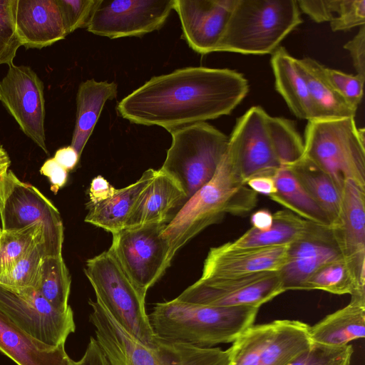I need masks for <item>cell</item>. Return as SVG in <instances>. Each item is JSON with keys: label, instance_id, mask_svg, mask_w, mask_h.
<instances>
[{"label": "cell", "instance_id": "1", "mask_svg": "<svg viewBox=\"0 0 365 365\" xmlns=\"http://www.w3.org/2000/svg\"><path fill=\"white\" fill-rule=\"evenodd\" d=\"M248 91L247 79L235 71L186 67L153 76L123 98L116 111L131 123L170 133L230 114Z\"/></svg>", "mask_w": 365, "mask_h": 365}, {"label": "cell", "instance_id": "2", "mask_svg": "<svg viewBox=\"0 0 365 365\" xmlns=\"http://www.w3.org/2000/svg\"><path fill=\"white\" fill-rule=\"evenodd\" d=\"M257 204V193L242 180L227 150L212 179L186 200L163 231L173 259L176 252L227 214L245 215Z\"/></svg>", "mask_w": 365, "mask_h": 365}, {"label": "cell", "instance_id": "3", "mask_svg": "<svg viewBox=\"0 0 365 365\" xmlns=\"http://www.w3.org/2000/svg\"><path fill=\"white\" fill-rule=\"evenodd\" d=\"M259 309L250 306H208L175 298L156 304L148 317L158 339L210 348L233 343L254 324Z\"/></svg>", "mask_w": 365, "mask_h": 365}, {"label": "cell", "instance_id": "4", "mask_svg": "<svg viewBox=\"0 0 365 365\" xmlns=\"http://www.w3.org/2000/svg\"><path fill=\"white\" fill-rule=\"evenodd\" d=\"M302 22L296 0H236L216 51L273 53Z\"/></svg>", "mask_w": 365, "mask_h": 365}, {"label": "cell", "instance_id": "5", "mask_svg": "<svg viewBox=\"0 0 365 365\" xmlns=\"http://www.w3.org/2000/svg\"><path fill=\"white\" fill-rule=\"evenodd\" d=\"M304 155L321 168L341 192L351 180L365 190L364 129L354 118L308 121Z\"/></svg>", "mask_w": 365, "mask_h": 365}, {"label": "cell", "instance_id": "6", "mask_svg": "<svg viewBox=\"0 0 365 365\" xmlns=\"http://www.w3.org/2000/svg\"><path fill=\"white\" fill-rule=\"evenodd\" d=\"M84 272L98 301L113 319L143 345L154 348L155 335L145 311V296L107 250L87 260Z\"/></svg>", "mask_w": 365, "mask_h": 365}, {"label": "cell", "instance_id": "7", "mask_svg": "<svg viewBox=\"0 0 365 365\" xmlns=\"http://www.w3.org/2000/svg\"><path fill=\"white\" fill-rule=\"evenodd\" d=\"M170 134L171 145L159 170L178 184L187 200L214 176L229 138L205 122L175 129Z\"/></svg>", "mask_w": 365, "mask_h": 365}, {"label": "cell", "instance_id": "8", "mask_svg": "<svg viewBox=\"0 0 365 365\" xmlns=\"http://www.w3.org/2000/svg\"><path fill=\"white\" fill-rule=\"evenodd\" d=\"M167 224L124 228L113 235L108 251L143 294L165 273L172 261L163 237Z\"/></svg>", "mask_w": 365, "mask_h": 365}, {"label": "cell", "instance_id": "9", "mask_svg": "<svg viewBox=\"0 0 365 365\" xmlns=\"http://www.w3.org/2000/svg\"><path fill=\"white\" fill-rule=\"evenodd\" d=\"M0 310L36 340L51 346L65 345L76 325L71 307L56 309L35 288H11L0 284Z\"/></svg>", "mask_w": 365, "mask_h": 365}, {"label": "cell", "instance_id": "10", "mask_svg": "<svg viewBox=\"0 0 365 365\" xmlns=\"http://www.w3.org/2000/svg\"><path fill=\"white\" fill-rule=\"evenodd\" d=\"M0 218L2 230L41 224L46 255L62 256L63 225L59 211L39 190L21 181L10 170Z\"/></svg>", "mask_w": 365, "mask_h": 365}, {"label": "cell", "instance_id": "11", "mask_svg": "<svg viewBox=\"0 0 365 365\" xmlns=\"http://www.w3.org/2000/svg\"><path fill=\"white\" fill-rule=\"evenodd\" d=\"M279 271L228 277H200L176 299L215 307H260L284 292Z\"/></svg>", "mask_w": 365, "mask_h": 365}, {"label": "cell", "instance_id": "12", "mask_svg": "<svg viewBox=\"0 0 365 365\" xmlns=\"http://www.w3.org/2000/svg\"><path fill=\"white\" fill-rule=\"evenodd\" d=\"M174 0H97L86 29L110 38L140 37L161 29Z\"/></svg>", "mask_w": 365, "mask_h": 365}, {"label": "cell", "instance_id": "13", "mask_svg": "<svg viewBox=\"0 0 365 365\" xmlns=\"http://www.w3.org/2000/svg\"><path fill=\"white\" fill-rule=\"evenodd\" d=\"M89 320L109 365H180L177 346L158 338L148 347L126 332L97 300L89 299Z\"/></svg>", "mask_w": 365, "mask_h": 365}, {"label": "cell", "instance_id": "14", "mask_svg": "<svg viewBox=\"0 0 365 365\" xmlns=\"http://www.w3.org/2000/svg\"><path fill=\"white\" fill-rule=\"evenodd\" d=\"M43 83L28 66H9L0 81V101L21 131L47 155Z\"/></svg>", "mask_w": 365, "mask_h": 365}, {"label": "cell", "instance_id": "15", "mask_svg": "<svg viewBox=\"0 0 365 365\" xmlns=\"http://www.w3.org/2000/svg\"><path fill=\"white\" fill-rule=\"evenodd\" d=\"M268 115L260 106L250 108L229 137L227 153L245 184L257 176H274L282 167L269 139Z\"/></svg>", "mask_w": 365, "mask_h": 365}, {"label": "cell", "instance_id": "16", "mask_svg": "<svg viewBox=\"0 0 365 365\" xmlns=\"http://www.w3.org/2000/svg\"><path fill=\"white\" fill-rule=\"evenodd\" d=\"M341 259L331 227L312 222L302 237L289 244L286 262L279 271L284 291L303 290L318 269Z\"/></svg>", "mask_w": 365, "mask_h": 365}, {"label": "cell", "instance_id": "17", "mask_svg": "<svg viewBox=\"0 0 365 365\" xmlns=\"http://www.w3.org/2000/svg\"><path fill=\"white\" fill-rule=\"evenodd\" d=\"M236 0H174L182 37L195 52H215Z\"/></svg>", "mask_w": 365, "mask_h": 365}, {"label": "cell", "instance_id": "18", "mask_svg": "<svg viewBox=\"0 0 365 365\" xmlns=\"http://www.w3.org/2000/svg\"><path fill=\"white\" fill-rule=\"evenodd\" d=\"M341 195L339 218L331 228L358 286L365 290V190L346 180Z\"/></svg>", "mask_w": 365, "mask_h": 365}, {"label": "cell", "instance_id": "19", "mask_svg": "<svg viewBox=\"0 0 365 365\" xmlns=\"http://www.w3.org/2000/svg\"><path fill=\"white\" fill-rule=\"evenodd\" d=\"M289 244L235 248L229 242L211 247L200 277H228L261 272L279 271L284 264Z\"/></svg>", "mask_w": 365, "mask_h": 365}, {"label": "cell", "instance_id": "20", "mask_svg": "<svg viewBox=\"0 0 365 365\" xmlns=\"http://www.w3.org/2000/svg\"><path fill=\"white\" fill-rule=\"evenodd\" d=\"M16 31L21 46L41 49L68 35L56 0H14Z\"/></svg>", "mask_w": 365, "mask_h": 365}, {"label": "cell", "instance_id": "21", "mask_svg": "<svg viewBox=\"0 0 365 365\" xmlns=\"http://www.w3.org/2000/svg\"><path fill=\"white\" fill-rule=\"evenodd\" d=\"M186 200L185 193L178 184L158 170L153 180L139 196L124 228L168 224Z\"/></svg>", "mask_w": 365, "mask_h": 365}, {"label": "cell", "instance_id": "22", "mask_svg": "<svg viewBox=\"0 0 365 365\" xmlns=\"http://www.w3.org/2000/svg\"><path fill=\"white\" fill-rule=\"evenodd\" d=\"M0 351L17 365H69L65 345L44 344L24 332L0 310Z\"/></svg>", "mask_w": 365, "mask_h": 365}, {"label": "cell", "instance_id": "23", "mask_svg": "<svg viewBox=\"0 0 365 365\" xmlns=\"http://www.w3.org/2000/svg\"><path fill=\"white\" fill-rule=\"evenodd\" d=\"M157 170H145L134 183L116 190L113 196L96 205L88 204L85 222L112 234L124 229L139 196L155 176Z\"/></svg>", "mask_w": 365, "mask_h": 365}, {"label": "cell", "instance_id": "24", "mask_svg": "<svg viewBox=\"0 0 365 365\" xmlns=\"http://www.w3.org/2000/svg\"><path fill=\"white\" fill-rule=\"evenodd\" d=\"M118 86L115 82L94 79L81 83L76 94V119L71 145L81 156L108 100L116 98Z\"/></svg>", "mask_w": 365, "mask_h": 365}, {"label": "cell", "instance_id": "25", "mask_svg": "<svg viewBox=\"0 0 365 365\" xmlns=\"http://www.w3.org/2000/svg\"><path fill=\"white\" fill-rule=\"evenodd\" d=\"M271 64L276 89L292 113L301 119L314 120L308 86L297 66V59L284 48L278 47L272 53Z\"/></svg>", "mask_w": 365, "mask_h": 365}, {"label": "cell", "instance_id": "26", "mask_svg": "<svg viewBox=\"0 0 365 365\" xmlns=\"http://www.w3.org/2000/svg\"><path fill=\"white\" fill-rule=\"evenodd\" d=\"M313 343L340 346L363 339L365 336V304L350 300L349 303L309 326Z\"/></svg>", "mask_w": 365, "mask_h": 365}, {"label": "cell", "instance_id": "27", "mask_svg": "<svg viewBox=\"0 0 365 365\" xmlns=\"http://www.w3.org/2000/svg\"><path fill=\"white\" fill-rule=\"evenodd\" d=\"M259 365H289L309 349V325L298 320H274Z\"/></svg>", "mask_w": 365, "mask_h": 365}, {"label": "cell", "instance_id": "28", "mask_svg": "<svg viewBox=\"0 0 365 365\" xmlns=\"http://www.w3.org/2000/svg\"><path fill=\"white\" fill-rule=\"evenodd\" d=\"M297 63L308 86L314 120L354 118L356 110L328 83L320 63L310 58L297 59Z\"/></svg>", "mask_w": 365, "mask_h": 365}, {"label": "cell", "instance_id": "29", "mask_svg": "<svg viewBox=\"0 0 365 365\" xmlns=\"http://www.w3.org/2000/svg\"><path fill=\"white\" fill-rule=\"evenodd\" d=\"M285 168L324 210L331 227L335 225L341 212V192L327 173L305 156Z\"/></svg>", "mask_w": 365, "mask_h": 365}, {"label": "cell", "instance_id": "30", "mask_svg": "<svg viewBox=\"0 0 365 365\" xmlns=\"http://www.w3.org/2000/svg\"><path fill=\"white\" fill-rule=\"evenodd\" d=\"M312 223L289 210H279L273 214V223L269 230L262 231L252 227L235 241L229 242V244L235 248L290 244L302 237Z\"/></svg>", "mask_w": 365, "mask_h": 365}, {"label": "cell", "instance_id": "31", "mask_svg": "<svg viewBox=\"0 0 365 365\" xmlns=\"http://www.w3.org/2000/svg\"><path fill=\"white\" fill-rule=\"evenodd\" d=\"M274 179L277 192L271 200L307 221L331 227L326 213L287 168L281 167Z\"/></svg>", "mask_w": 365, "mask_h": 365}, {"label": "cell", "instance_id": "32", "mask_svg": "<svg viewBox=\"0 0 365 365\" xmlns=\"http://www.w3.org/2000/svg\"><path fill=\"white\" fill-rule=\"evenodd\" d=\"M322 290L351 295V300L365 303V290L358 286L349 266L341 259L318 269L305 283L303 290Z\"/></svg>", "mask_w": 365, "mask_h": 365}, {"label": "cell", "instance_id": "33", "mask_svg": "<svg viewBox=\"0 0 365 365\" xmlns=\"http://www.w3.org/2000/svg\"><path fill=\"white\" fill-rule=\"evenodd\" d=\"M71 277L62 256L43 258L37 290L57 310L64 312L71 307L68 297Z\"/></svg>", "mask_w": 365, "mask_h": 365}, {"label": "cell", "instance_id": "34", "mask_svg": "<svg viewBox=\"0 0 365 365\" xmlns=\"http://www.w3.org/2000/svg\"><path fill=\"white\" fill-rule=\"evenodd\" d=\"M267 130L282 167L289 165L304 157V143L292 121L268 115Z\"/></svg>", "mask_w": 365, "mask_h": 365}, {"label": "cell", "instance_id": "35", "mask_svg": "<svg viewBox=\"0 0 365 365\" xmlns=\"http://www.w3.org/2000/svg\"><path fill=\"white\" fill-rule=\"evenodd\" d=\"M40 242L44 245L43 227L40 223L19 230H2L0 237V275Z\"/></svg>", "mask_w": 365, "mask_h": 365}, {"label": "cell", "instance_id": "36", "mask_svg": "<svg viewBox=\"0 0 365 365\" xmlns=\"http://www.w3.org/2000/svg\"><path fill=\"white\" fill-rule=\"evenodd\" d=\"M274 322L253 324L230 347L227 365H259L264 348L271 335Z\"/></svg>", "mask_w": 365, "mask_h": 365}, {"label": "cell", "instance_id": "37", "mask_svg": "<svg viewBox=\"0 0 365 365\" xmlns=\"http://www.w3.org/2000/svg\"><path fill=\"white\" fill-rule=\"evenodd\" d=\"M45 257L43 242H40L0 275V284L14 289H37L40 269Z\"/></svg>", "mask_w": 365, "mask_h": 365}, {"label": "cell", "instance_id": "38", "mask_svg": "<svg viewBox=\"0 0 365 365\" xmlns=\"http://www.w3.org/2000/svg\"><path fill=\"white\" fill-rule=\"evenodd\" d=\"M352 345L331 346L313 343L289 365H350Z\"/></svg>", "mask_w": 365, "mask_h": 365}, {"label": "cell", "instance_id": "39", "mask_svg": "<svg viewBox=\"0 0 365 365\" xmlns=\"http://www.w3.org/2000/svg\"><path fill=\"white\" fill-rule=\"evenodd\" d=\"M14 0H0V65L13 64L21 43L16 31Z\"/></svg>", "mask_w": 365, "mask_h": 365}, {"label": "cell", "instance_id": "40", "mask_svg": "<svg viewBox=\"0 0 365 365\" xmlns=\"http://www.w3.org/2000/svg\"><path fill=\"white\" fill-rule=\"evenodd\" d=\"M322 73L331 86L354 109L363 96L364 78L327 68L322 65Z\"/></svg>", "mask_w": 365, "mask_h": 365}, {"label": "cell", "instance_id": "41", "mask_svg": "<svg viewBox=\"0 0 365 365\" xmlns=\"http://www.w3.org/2000/svg\"><path fill=\"white\" fill-rule=\"evenodd\" d=\"M67 34L86 28L97 0H56Z\"/></svg>", "mask_w": 365, "mask_h": 365}, {"label": "cell", "instance_id": "42", "mask_svg": "<svg viewBox=\"0 0 365 365\" xmlns=\"http://www.w3.org/2000/svg\"><path fill=\"white\" fill-rule=\"evenodd\" d=\"M365 24V0H341L336 16L330 21L333 31H346Z\"/></svg>", "mask_w": 365, "mask_h": 365}, {"label": "cell", "instance_id": "43", "mask_svg": "<svg viewBox=\"0 0 365 365\" xmlns=\"http://www.w3.org/2000/svg\"><path fill=\"white\" fill-rule=\"evenodd\" d=\"M298 6L316 22L331 21L337 14L341 0H297Z\"/></svg>", "mask_w": 365, "mask_h": 365}, {"label": "cell", "instance_id": "44", "mask_svg": "<svg viewBox=\"0 0 365 365\" xmlns=\"http://www.w3.org/2000/svg\"><path fill=\"white\" fill-rule=\"evenodd\" d=\"M344 48L352 58L357 75L365 78V26L362 25L357 34Z\"/></svg>", "mask_w": 365, "mask_h": 365}, {"label": "cell", "instance_id": "45", "mask_svg": "<svg viewBox=\"0 0 365 365\" xmlns=\"http://www.w3.org/2000/svg\"><path fill=\"white\" fill-rule=\"evenodd\" d=\"M68 173L53 158L46 160L40 168V173L48 178L54 194L66 185Z\"/></svg>", "mask_w": 365, "mask_h": 365}, {"label": "cell", "instance_id": "46", "mask_svg": "<svg viewBox=\"0 0 365 365\" xmlns=\"http://www.w3.org/2000/svg\"><path fill=\"white\" fill-rule=\"evenodd\" d=\"M115 189L106 178L98 175L94 178L91 183L89 189V199L88 204L96 205L103 202L114 195Z\"/></svg>", "mask_w": 365, "mask_h": 365}, {"label": "cell", "instance_id": "47", "mask_svg": "<svg viewBox=\"0 0 365 365\" xmlns=\"http://www.w3.org/2000/svg\"><path fill=\"white\" fill-rule=\"evenodd\" d=\"M69 365H109V363L96 338L91 336L82 358Z\"/></svg>", "mask_w": 365, "mask_h": 365}, {"label": "cell", "instance_id": "48", "mask_svg": "<svg viewBox=\"0 0 365 365\" xmlns=\"http://www.w3.org/2000/svg\"><path fill=\"white\" fill-rule=\"evenodd\" d=\"M246 184L256 193L263 194L268 197L277 192L274 176H257L250 179Z\"/></svg>", "mask_w": 365, "mask_h": 365}, {"label": "cell", "instance_id": "49", "mask_svg": "<svg viewBox=\"0 0 365 365\" xmlns=\"http://www.w3.org/2000/svg\"><path fill=\"white\" fill-rule=\"evenodd\" d=\"M80 155L71 146L63 147L57 150L53 158L68 172L73 170L78 165Z\"/></svg>", "mask_w": 365, "mask_h": 365}, {"label": "cell", "instance_id": "50", "mask_svg": "<svg viewBox=\"0 0 365 365\" xmlns=\"http://www.w3.org/2000/svg\"><path fill=\"white\" fill-rule=\"evenodd\" d=\"M10 165V157L7 151L0 145V213L4 207Z\"/></svg>", "mask_w": 365, "mask_h": 365}, {"label": "cell", "instance_id": "51", "mask_svg": "<svg viewBox=\"0 0 365 365\" xmlns=\"http://www.w3.org/2000/svg\"><path fill=\"white\" fill-rule=\"evenodd\" d=\"M250 222L257 230H267L272 225L273 214L267 209L258 210L251 215Z\"/></svg>", "mask_w": 365, "mask_h": 365}, {"label": "cell", "instance_id": "52", "mask_svg": "<svg viewBox=\"0 0 365 365\" xmlns=\"http://www.w3.org/2000/svg\"><path fill=\"white\" fill-rule=\"evenodd\" d=\"M1 233H2V229H1V227H0V237H1Z\"/></svg>", "mask_w": 365, "mask_h": 365}]
</instances>
